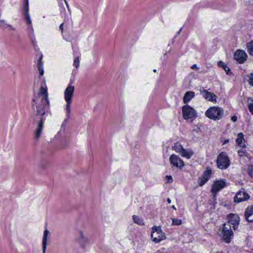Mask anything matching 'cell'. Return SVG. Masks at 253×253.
<instances>
[{
    "instance_id": "26",
    "label": "cell",
    "mask_w": 253,
    "mask_h": 253,
    "mask_svg": "<svg viewBox=\"0 0 253 253\" xmlns=\"http://www.w3.org/2000/svg\"><path fill=\"white\" fill-rule=\"evenodd\" d=\"M248 173L249 175L251 178H253V165H251L248 167Z\"/></svg>"
},
{
    "instance_id": "11",
    "label": "cell",
    "mask_w": 253,
    "mask_h": 253,
    "mask_svg": "<svg viewBox=\"0 0 253 253\" xmlns=\"http://www.w3.org/2000/svg\"><path fill=\"white\" fill-rule=\"evenodd\" d=\"M212 175V170L210 168H208L205 171L202 176L199 178V184L200 186H204L206 183L209 181Z\"/></svg>"
},
{
    "instance_id": "20",
    "label": "cell",
    "mask_w": 253,
    "mask_h": 253,
    "mask_svg": "<svg viewBox=\"0 0 253 253\" xmlns=\"http://www.w3.org/2000/svg\"><path fill=\"white\" fill-rule=\"evenodd\" d=\"M42 128H43V121H42V120H41L40 122V123H39L38 128L37 129L36 133H35V135H36V138H39V137L40 136L42 130Z\"/></svg>"
},
{
    "instance_id": "3",
    "label": "cell",
    "mask_w": 253,
    "mask_h": 253,
    "mask_svg": "<svg viewBox=\"0 0 253 253\" xmlns=\"http://www.w3.org/2000/svg\"><path fill=\"white\" fill-rule=\"evenodd\" d=\"M217 167L219 169H227L231 165V161L227 154L223 152L219 154L217 160Z\"/></svg>"
},
{
    "instance_id": "21",
    "label": "cell",
    "mask_w": 253,
    "mask_h": 253,
    "mask_svg": "<svg viewBox=\"0 0 253 253\" xmlns=\"http://www.w3.org/2000/svg\"><path fill=\"white\" fill-rule=\"evenodd\" d=\"M244 140V135L242 133L238 134L237 139L236 140V142L238 146H242Z\"/></svg>"
},
{
    "instance_id": "16",
    "label": "cell",
    "mask_w": 253,
    "mask_h": 253,
    "mask_svg": "<svg viewBox=\"0 0 253 253\" xmlns=\"http://www.w3.org/2000/svg\"><path fill=\"white\" fill-rule=\"evenodd\" d=\"M194 95H195V93L194 92H191V91L187 92L183 98V102L184 103L187 104L189 102L194 98Z\"/></svg>"
},
{
    "instance_id": "5",
    "label": "cell",
    "mask_w": 253,
    "mask_h": 253,
    "mask_svg": "<svg viewBox=\"0 0 253 253\" xmlns=\"http://www.w3.org/2000/svg\"><path fill=\"white\" fill-rule=\"evenodd\" d=\"M234 236L233 231L230 227L224 224L222 229V239L223 242L229 243L231 241Z\"/></svg>"
},
{
    "instance_id": "30",
    "label": "cell",
    "mask_w": 253,
    "mask_h": 253,
    "mask_svg": "<svg viewBox=\"0 0 253 253\" xmlns=\"http://www.w3.org/2000/svg\"><path fill=\"white\" fill-rule=\"evenodd\" d=\"M74 63H75V66L77 68L79 67V58H78V57H77V58L75 59V62H74Z\"/></svg>"
},
{
    "instance_id": "1",
    "label": "cell",
    "mask_w": 253,
    "mask_h": 253,
    "mask_svg": "<svg viewBox=\"0 0 253 253\" xmlns=\"http://www.w3.org/2000/svg\"><path fill=\"white\" fill-rule=\"evenodd\" d=\"M205 115L210 119L213 120H219L223 116V109L219 107H212L207 110V111L206 112Z\"/></svg>"
},
{
    "instance_id": "2",
    "label": "cell",
    "mask_w": 253,
    "mask_h": 253,
    "mask_svg": "<svg viewBox=\"0 0 253 253\" xmlns=\"http://www.w3.org/2000/svg\"><path fill=\"white\" fill-rule=\"evenodd\" d=\"M151 237L152 240L155 243H159L161 241L165 240L167 238L164 232L162 231L161 226H154L152 227Z\"/></svg>"
},
{
    "instance_id": "23",
    "label": "cell",
    "mask_w": 253,
    "mask_h": 253,
    "mask_svg": "<svg viewBox=\"0 0 253 253\" xmlns=\"http://www.w3.org/2000/svg\"><path fill=\"white\" fill-rule=\"evenodd\" d=\"M24 10L26 13V19L27 20V22L29 23V18L28 15L27 13H28V0H25V5H24Z\"/></svg>"
},
{
    "instance_id": "18",
    "label": "cell",
    "mask_w": 253,
    "mask_h": 253,
    "mask_svg": "<svg viewBox=\"0 0 253 253\" xmlns=\"http://www.w3.org/2000/svg\"><path fill=\"white\" fill-rule=\"evenodd\" d=\"M49 233V231H48V230H46V231H45V232H44V236H43V252H45L46 250Z\"/></svg>"
},
{
    "instance_id": "22",
    "label": "cell",
    "mask_w": 253,
    "mask_h": 253,
    "mask_svg": "<svg viewBox=\"0 0 253 253\" xmlns=\"http://www.w3.org/2000/svg\"><path fill=\"white\" fill-rule=\"evenodd\" d=\"M43 62H42V57H41L39 58L38 62V70H39V72L41 75H43L44 73V70H43Z\"/></svg>"
},
{
    "instance_id": "4",
    "label": "cell",
    "mask_w": 253,
    "mask_h": 253,
    "mask_svg": "<svg viewBox=\"0 0 253 253\" xmlns=\"http://www.w3.org/2000/svg\"><path fill=\"white\" fill-rule=\"evenodd\" d=\"M173 149L175 151L179 153L182 156L184 157L187 159H190L191 157L193 155V152L192 150L184 149L179 143H175L173 146Z\"/></svg>"
},
{
    "instance_id": "10",
    "label": "cell",
    "mask_w": 253,
    "mask_h": 253,
    "mask_svg": "<svg viewBox=\"0 0 253 253\" xmlns=\"http://www.w3.org/2000/svg\"><path fill=\"white\" fill-rule=\"evenodd\" d=\"M247 58L246 53L241 50H238L234 54V59L239 64L244 63L247 60Z\"/></svg>"
},
{
    "instance_id": "7",
    "label": "cell",
    "mask_w": 253,
    "mask_h": 253,
    "mask_svg": "<svg viewBox=\"0 0 253 253\" xmlns=\"http://www.w3.org/2000/svg\"><path fill=\"white\" fill-rule=\"evenodd\" d=\"M227 219L228 223L232 226L234 230H236L238 228L240 222V218L238 215L231 213L227 216Z\"/></svg>"
},
{
    "instance_id": "9",
    "label": "cell",
    "mask_w": 253,
    "mask_h": 253,
    "mask_svg": "<svg viewBox=\"0 0 253 253\" xmlns=\"http://www.w3.org/2000/svg\"><path fill=\"white\" fill-rule=\"evenodd\" d=\"M249 198V195L245 191L241 189L234 196V201L236 203H240L248 200Z\"/></svg>"
},
{
    "instance_id": "8",
    "label": "cell",
    "mask_w": 253,
    "mask_h": 253,
    "mask_svg": "<svg viewBox=\"0 0 253 253\" xmlns=\"http://www.w3.org/2000/svg\"><path fill=\"white\" fill-rule=\"evenodd\" d=\"M226 186V181L224 179L217 180L212 184L211 192L213 195L215 196L219 191L224 188Z\"/></svg>"
},
{
    "instance_id": "6",
    "label": "cell",
    "mask_w": 253,
    "mask_h": 253,
    "mask_svg": "<svg viewBox=\"0 0 253 253\" xmlns=\"http://www.w3.org/2000/svg\"><path fill=\"white\" fill-rule=\"evenodd\" d=\"M183 116L185 120H193L196 118L197 113L193 108L189 105H185L183 107Z\"/></svg>"
},
{
    "instance_id": "29",
    "label": "cell",
    "mask_w": 253,
    "mask_h": 253,
    "mask_svg": "<svg viewBox=\"0 0 253 253\" xmlns=\"http://www.w3.org/2000/svg\"><path fill=\"white\" fill-rule=\"evenodd\" d=\"M248 108H249V109L251 113L253 115V102H251L249 103Z\"/></svg>"
},
{
    "instance_id": "19",
    "label": "cell",
    "mask_w": 253,
    "mask_h": 253,
    "mask_svg": "<svg viewBox=\"0 0 253 253\" xmlns=\"http://www.w3.org/2000/svg\"><path fill=\"white\" fill-rule=\"evenodd\" d=\"M133 218V221L135 223H137L138 225L139 226H144V223L143 221V219L141 217L138 216V215H134L132 217Z\"/></svg>"
},
{
    "instance_id": "15",
    "label": "cell",
    "mask_w": 253,
    "mask_h": 253,
    "mask_svg": "<svg viewBox=\"0 0 253 253\" xmlns=\"http://www.w3.org/2000/svg\"><path fill=\"white\" fill-rule=\"evenodd\" d=\"M246 219L250 223L253 222V205L249 206L247 207L245 212Z\"/></svg>"
},
{
    "instance_id": "33",
    "label": "cell",
    "mask_w": 253,
    "mask_h": 253,
    "mask_svg": "<svg viewBox=\"0 0 253 253\" xmlns=\"http://www.w3.org/2000/svg\"><path fill=\"white\" fill-rule=\"evenodd\" d=\"M168 202H169V203H171V200L169 198H168Z\"/></svg>"
},
{
    "instance_id": "12",
    "label": "cell",
    "mask_w": 253,
    "mask_h": 253,
    "mask_svg": "<svg viewBox=\"0 0 253 253\" xmlns=\"http://www.w3.org/2000/svg\"><path fill=\"white\" fill-rule=\"evenodd\" d=\"M171 163L179 169H182L184 166V163L183 161L180 159L179 156L175 154H173L170 157Z\"/></svg>"
},
{
    "instance_id": "31",
    "label": "cell",
    "mask_w": 253,
    "mask_h": 253,
    "mask_svg": "<svg viewBox=\"0 0 253 253\" xmlns=\"http://www.w3.org/2000/svg\"><path fill=\"white\" fill-rule=\"evenodd\" d=\"M237 117L236 116H232L231 117L232 121L233 122H234L237 121Z\"/></svg>"
},
{
    "instance_id": "32",
    "label": "cell",
    "mask_w": 253,
    "mask_h": 253,
    "mask_svg": "<svg viewBox=\"0 0 253 253\" xmlns=\"http://www.w3.org/2000/svg\"><path fill=\"white\" fill-rule=\"evenodd\" d=\"M228 143V140H227V141H225V142H224V143H223V145H224V144H225V143Z\"/></svg>"
},
{
    "instance_id": "27",
    "label": "cell",
    "mask_w": 253,
    "mask_h": 253,
    "mask_svg": "<svg viewBox=\"0 0 253 253\" xmlns=\"http://www.w3.org/2000/svg\"><path fill=\"white\" fill-rule=\"evenodd\" d=\"M248 82L250 84L251 86H253V73H251L249 75V78H248Z\"/></svg>"
},
{
    "instance_id": "13",
    "label": "cell",
    "mask_w": 253,
    "mask_h": 253,
    "mask_svg": "<svg viewBox=\"0 0 253 253\" xmlns=\"http://www.w3.org/2000/svg\"><path fill=\"white\" fill-rule=\"evenodd\" d=\"M201 94L203 97L209 102H212L214 103L217 102V97L213 93L208 92L207 90H203L201 91Z\"/></svg>"
},
{
    "instance_id": "28",
    "label": "cell",
    "mask_w": 253,
    "mask_h": 253,
    "mask_svg": "<svg viewBox=\"0 0 253 253\" xmlns=\"http://www.w3.org/2000/svg\"><path fill=\"white\" fill-rule=\"evenodd\" d=\"M166 180V182H167V183H172L173 182V178H172V176H171V175H167L166 176L165 178Z\"/></svg>"
},
{
    "instance_id": "17",
    "label": "cell",
    "mask_w": 253,
    "mask_h": 253,
    "mask_svg": "<svg viewBox=\"0 0 253 253\" xmlns=\"http://www.w3.org/2000/svg\"><path fill=\"white\" fill-rule=\"evenodd\" d=\"M218 66L219 67L221 68L222 69H223L224 70V71L226 72L227 75H230L231 74V69H229L228 67L227 66V65L224 63L223 62L220 61L218 63Z\"/></svg>"
},
{
    "instance_id": "14",
    "label": "cell",
    "mask_w": 253,
    "mask_h": 253,
    "mask_svg": "<svg viewBox=\"0 0 253 253\" xmlns=\"http://www.w3.org/2000/svg\"><path fill=\"white\" fill-rule=\"evenodd\" d=\"M74 90V87L73 86H68L65 90V94H64L65 99L68 103H69L71 102L72 98L73 96Z\"/></svg>"
},
{
    "instance_id": "25",
    "label": "cell",
    "mask_w": 253,
    "mask_h": 253,
    "mask_svg": "<svg viewBox=\"0 0 253 253\" xmlns=\"http://www.w3.org/2000/svg\"><path fill=\"white\" fill-rule=\"evenodd\" d=\"M172 220V225L173 226H180L182 224V221L181 219H173Z\"/></svg>"
},
{
    "instance_id": "24",
    "label": "cell",
    "mask_w": 253,
    "mask_h": 253,
    "mask_svg": "<svg viewBox=\"0 0 253 253\" xmlns=\"http://www.w3.org/2000/svg\"><path fill=\"white\" fill-rule=\"evenodd\" d=\"M248 51L251 55H253V42H250L247 45Z\"/></svg>"
}]
</instances>
